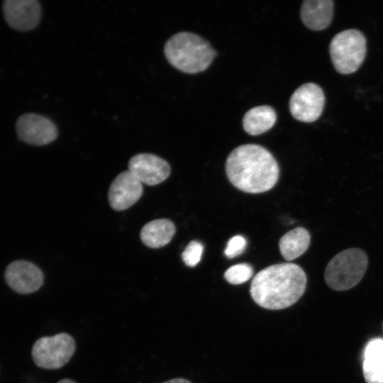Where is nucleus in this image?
Returning a JSON list of instances; mask_svg holds the SVG:
<instances>
[{"label": "nucleus", "mask_w": 383, "mask_h": 383, "mask_svg": "<svg viewBox=\"0 0 383 383\" xmlns=\"http://www.w3.org/2000/svg\"><path fill=\"white\" fill-rule=\"evenodd\" d=\"M43 277L42 271L36 265L25 260L11 262L5 271L7 284L20 294L37 291L43 283Z\"/></svg>", "instance_id": "9b49d317"}, {"label": "nucleus", "mask_w": 383, "mask_h": 383, "mask_svg": "<svg viewBox=\"0 0 383 383\" xmlns=\"http://www.w3.org/2000/svg\"><path fill=\"white\" fill-rule=\"evenodd\" d=\"M163 383H192L189 380L184 378H175L167 380Z\"/></svg>", "instance_id": "412c9836"}, {"label": "nucleus", "mask_w": 383, "mask_h": 383, "mask_svg": "<svg viewBox=\"0 0 383 383\" xmlns=\"http://www.w3.org/2000/svg\"><path fill=\"white\" fill-rule=\"evenodd\" d=\"M18 138L33 145H45L56 139L58 135L55 124L42 115L28 113L20 116L16 122Z\"/></svg>", "instance_id": "6e6552de"}, {"label": "nucleus", "mask_w": 383, "mask_h": 383, "mask_svg": "<svg viewBox=\"0 0 383 383\" xmlns=\"http://www.w3.org/2000/svg\"><path fill=\"white\" fill-rule=\"evenodd\" d=\"M128 171L141 183L156 185L170 174V167L164 159L148 153H139L128 162Z\"/></svg>", "instance_id": "9d476101"}, {"label": "nucleus", "mask_w": 383, "mask_h": 383, "mask_svg": "<svg viewBox=\"0 0 383 383\" xmlns=\"http://www.w3.org/2000/svg\"><path fill=\"white\" fill-rule=\"evenodd\" d=\"M203 245L197 241H191L182 253V258L188 267H195L201 260L203 253Z\"/></svg>", "instance_id": "6ab92c4d"}, {"label": "nucleus", "mask_w": 383, "mask_h": 383, "mask_svg": "<svg viewBox=\"0 0 383 383\" xmlns=\"http://www.w3.org/2000/svg\"><path fill=\"white\" fill-rule=\"evenodd\" d=\"M142 183L128 170L119 174L109 190V201L116 211H123L133 206L143 194Z\"/></svg>", "instance_id": "f8f14e48"}, {"label": "nucleus", "mask_w": 383, "mask_h": 383, "mask_svg": "<svg viewBox=\"0 0 383 383\" xmlns=\"http://www.w3.org/2000/svg\"><path fill=\"white\" fill-rule=\"evenodd\" d=\"M366 39L357 29H348L337 33L331 40L329 52L336 71L348 74L356 72L366 55Z\"/></svg>", "instance_id": "39448f33"}, {"label": "nucleus", "mask_w": 383, "mask_h": 383, "mask_svg": "<svg viewBox=\"0 0 383 383\" xmlns=\"http://www.w3.org/2000/svg\"><path fill=\"white\" fill-rule=\"evenodd\" d=\"M363 374L367 383H383V339L373 338L366 345Z\"/></svg>", "instance_id": "4468645a"}, {"label": "nucleus", "mask_w": 383, "mask_h": 383, "mask_svg": "<svg viewBox=\"0 0 383 383\" xmlns=\"http://www.w3.org/2000/svg\"><path fill=\"white\" fill-rule=\"evenodd\" d=\"M164 53L172 66L187 74L206 70L216 55L207 40L190 32H180L169 38Z\"/></svg>", "instance_id": "7ed1b4c3"}, {"label": "nucleus", "mask_w": 383, "mask_h": 383, "mask_svg": "<svg viewBox=\"0 0 383 383\" xmlns=\"http://www.w3.org/2000/svg\"><path fill=\"white\" fill-rule=\"evenodd\" d=\"M75 349L74 338L68 333H60L38 339L33 345L31 355L38 367L56 370L70 361Z\"/></svg>", "instance_id": "423d86ee"}, {"label": "nucleus", "mask_w": 383, "mask_h": 383, "mask_svg": "<svg viewBox=\"0 0 383 383\" xmlns=\"http://www.w3.org/2000/svg\"><path fill=\"white\" fill-rule=\"evenodd\" d=\"M310 240V234L306 228L298 227L292 229L280 238V252L286 260H295L306 251Z\"/></svg>", "instance_id": "f3484780"}, {"label": "nucleus", "mask_w": 383, "mask_h": 383, "mask_svg": "<svg viewBox=\"0 0 383 383\" xmlns=\"http://www.w3.org/2000/svg\"><path fill=\"white\" fill-rule=\"evenodd\" d=\"M333 3L331 0H306L301 6V18L311 30L326 28L333 18Z\"/></svg>", "instance_id": "ddd939ff"}, {"label": "nucleus", "mask_w": 383, "mask_h": 383, "mask_svg": "<svg viewBox=\"0 0 383 383\" xmlns=\"http://www.w3.org/2000/svg\"><path fill=\"white\" fill-rule=\"evenodd\" d=\"M253 274L251 265L240 263L228 268L224 272V278L231 284H240L249 280Z\"/></svg>", "instance_id": "a211bd4d"}, {"label": "nucleus", "mask_w": 383, "mask_h": 383, "mask_svg": "<svg viewBox=\"0 0 383 383\" xmlns=\"http://www.w3.org/2000/svg\"><path fill=\"white\" fill-rule=\"evenodd\" d=\"M175 231L174 224L169 219L153 220L143 227L140 239L146 246L159 248L170 242Z\"/></svg>", "instance_id": "2eb2a0df"}, {"label": "nucleus", "mask_w": 383, "mask_h": 383, "mask_svg": "<svg viewBox=\"0 0 383 383\" xmlns=\"http://www.w3.org/2000/svg\"><path fill=\"white\" fill-rule=\"evenodd\" d=\"M247 241L240 235L232 237L228 242L224 253L228 258H233L240 255L245 249Z\"/></svg>", "instance_id": "aec40b11"}, {"label": "nucleus", "mask_w": 383, "mask_h": 383, "mask_svg": "<svg viewBox=\"0 0 383 383\" xmlns=\"http://www.w3.org/2000/svg\"><path fill=\"white\" fill-rule=\"evenodd\" d=\"M3 11L9 26L20 31L33 29L41 19V6L37 0H6Z\"/></svg>", "instance_id": "1a4fd4ad"}, {"label": "nucleus", "mask_w": 383, "mask_h": 383, "mask_svg": "<svg viewBox=\"0 0 383 383\" xmlns=\"http://www.w3.org/2000/svg\"><path fill=\"white\" fill-rule=\"evenodd\" d=\"M325 104L322 89L314 83H306L292 94L289 110L296 120L305 123L316 121L321 115Z\"/></svg>", "instance_id": "0eeeda50"}, {"label": "nucleus", "mask_w": 383, "mask_h": 383, "mask_svg": "<svg viewBox=\"0 0 383 383\" xmlns=\"http://www.w3.org/2000/svg\"><path fill=\"white\" fill-rule=\"evenodd\" d=\"M302 268L291 262L275 264L260 271L252 279L250 293L260 306L279 310L295 304L306 287Z\"/></svg>", "instance_id": "f03ea898"}, {"label": "nucleus", "mask_w": 383, "mask_h": 383, "mask_svg": "<svg viewBox=\"0 0 383 383\" xmlns=\"http://www.w3.org/2000/svg\"><path fill=\"white\" fill-rule=\"evenodd\" d=\"M277 114L270 106H258L248 111L243 118L245 131L251 135H258L269 131L276 123Z\"/></svg>", "instance_id": "dca6fc26"}, {"label": "nucleus", "mask_w": 383, "mask_h": 383, "mask_svg": "<svg viewBox=\"0 0 383 383\" xmlns=\"http://www.w3.org/2000/svg\"><path fill=\"white\" fill-rule=\"evenodd\" d=\"M226 172L237 189L250 194L269 191L279 176L278 164L266 148L256 144L235 148L228 156Z\"/></svg>", "instance_id": "f257e3e1"}, {"label": "nucleus", "mask_w": 383, "mask_h": 383, "mask_svg": "<svg viewBox=\"0 0 383 383\" xmlns=\"http://www.w3.org/2000/svg\"><path fill=\"white\" fill-rule=\"evenodd\" d=\"M57 383H76V382L70 379H62L58 381Z\"/></svg>", "instance_id": "4be33fe9"}, {"label": "nucleus", "mask_w": 383, "mask_h": 383, "mask_svg": "<svg viewBox=\"0 0 383 383\" xmlns=\"http://www.w3.org/2000/svg\"><path fill=\"white\" fill-rule=\"evenodd\" d=\"M368 258L360 248H349L335 255L328 263L324 278L335 291H345L357 285L367 270Z\"/></svg>", "instance_id": "20e7f679"}]
</instances>
